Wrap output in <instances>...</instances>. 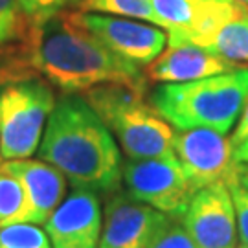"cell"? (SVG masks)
I'll return each instance as SVG.
<instances>
[{"mask_svg": "<svg viewBox=\"0 0 248 248\" xmlns=\"http://www.w3.org/2000/svg\"><path fill=\"white\" fill-rule=\"evenodd\" d=\"M193 6L199 8V6H206V4H213V2H222V0H191Z\"/></svg>", "mask_w": 248, "mask_h": 248, "instance_id": "cell-26", "label": "cell"}, {"mask_svg": "<svg viewBox=\"0 0 248 248\" xmlns=\"http://www.w3.org/2000/svg\"><path fill=\"white\" fill-rule=\"evenodd\" d=\"M74 18L114 53L138 66H149L168 46V31L145 20L87 11H72Z\"/></svg>", "mask_w": 248, "mask_h": 248, "instance_id": "cell-8", "label": "cell"}, {"mask_svg": "<svg viewBox=\"0 0 248 248\" xmlns=\"http://www.w3.org/2000/svg\"><path fill=\"white\" fill-rule=\"evenodd\" d=\"M37 156L59 169L72 187L107 199L122 189V151L89 101L64 94L55 101Z\"/></svg>", "mask_w": 248, "mask_h": 248, "instance_id": "cell-2", "label": "cell"}, {"mask_svg": "<svg viewBox=\"0 0 248 248\" xmlns=\"http://www.w3.org/2000/svg\"><path fill=\"white\" fill-rule=\"evenodd\" d=\"M248 98V66L187 83H160L149 103L173 129L195 127L228 134L235 127Z\"/></svg>", "mask_w": 248, "mask_h": 248, "instance_id": "cell-3", "label": "cell"}, {"mask_svg": "<svg viewBox=\"0 0 248 248\" xmlns=\"http://www.w3.org/2000/svg\"><path fill=\"white\" fill-rule=\"evenodd\" d=\"M233 160L235 164H248V136L233 145Z\"/></svg>", "mask_w": 248, "mask_h": 248, "instance_id": "cell-24", "label": "cell"}, {"mask_svg": "<svg viewBox=\"0 0 248 248\" xmlns=\"http://www.w3.org/2000/svg\"><path fill=\"white\" fill-rule=\"evenodd\" d=\"M30 30L31 26L22 15L17 0H0V64L6 81L30 78L26 74V66H30L28 62L4 57V53L26 48Z\"/></svg>", "mask_w": 248, "mask_h": 248, "instance_id": "cell-14", "label": "cell"}, {"mask_svg": "<svg viewBox=\"0 0 248 248\" xmlns=\"http://www.w3.org/2000/svg\"><path fill=\"white\" fill-rule=\"evenodd\" d=\"M173 147L193 191L235 178L233 143L226 134L208 127L186 129L175 133Z\"/></svg>", "mask_w": 248, "mask_h": 248, "instance_id": "cell-7", "label": "cell"}, {"mask_svg": "<svg viewBox=\"0 0 248 248\" xmlns=\"http://www.w3.org/2000/svg\"><path fill=\"white\" fill-rule=\"evenodd\" d=\"M0 248H52L48 233L31 222L0 226Z\"/></svg>", "mask_w": 248, "mask_h": 248, "instance_id": "cell-18", "label": "cell"}, {"mask_svg": "<svg viewBox=\"0 0 248 248\" xmlns=\"http://www.w3.org/2000/svg\"><path fill=\"white\" fill-rule=\"evenodd\" d=\"M17 2L30 26H39L46 20L61 15L64 9L76 8L78 0H17Z\"/></svg>", "mask_w": 248, "mask_h": 248, "instance_id": "cell-20", "label": "cell"}, {"mask_svg": "<svg viewBox=\"0 0 248 248\" xmlns=\"http://www.w3.org/2000/svg\"><path fill=\"white\" fill-rule=\"evenodd\" d=\"M127 195L166 213L180 217L193 189L187 184L180 164L160 158H129L122 168Z\"/></svg>", "mask_w": 248, "mask_h": 248, "instance_id": "cell-6", "label": "cell"}, {"mask_svg": "<svg viewBox=\"0 0 248 248\" xmlns=\"http://www.w3.org/2000/svg\"><path fill=\"white\" fill-rule=\"evenodd\" d=\"M239 66L202 46H168V50L149 64L147 79L156 83H187L235 70Z\"/></svg>", "mask_w": 248, "mask_h": 248, "instance_id": "cell-13", "label": "cell"}, {"mask_svg": "<svg viewBox=\"0 0 248 248\" xmlns=\"http://www.w3.org/2000/svg\"><path fill=\"white\" fill-rule=\"evenodd\" d=\"M20 182L24 210L18 222L45 224L66 197V177L43 160H6L0 166Z\"/></svg>", "mask_w": 248, "mask_h": 248, "instance_id": "cell-12", "label": "cell"}, {"mask_svg": "<svg viewBox=\"0 0 248 248\" xmlns=\"http://www.w3.org/2000/svg\"><path fill=\"white\" fill-rule=\"evenodd\" d=\"M156 22L168 31V46L182 45L197 17L191 0H151Z\"/></svg>", "mask_w": 248, "mask_h": 248, "instance_id": "cell-15", "label": "cell"}, {"mask_svg": "<svg viewBox=\"0 0 248 248\" xmlns=\"http://www.w3.org/2000/svg\"><path fill=\"white\" fill-rule=\"evenodd\" d=\"M0 162H2V155H0Z\"/></svg>", "mask_w": 248, "mask_h": 248, "instance_id": "cell-29", "label": "cell"}, {"mask_svg": "<svg viewBox=\"0 0 248 248\" xmlns=\"http://www.w3.org/2000/svg\"><path fill=\"white\" fill-rule=\"evenodd\" d=\"M48 81L18 78L0 85V155L6 160L35 155L55 107Z\"/></svg>", "mask_w": 248, "mask_h": 248, "instance_id": "cell-5", "label": "cell"}, {"mask_svg": "<svg viewBox=\"0 0 248 248\" xmlns=\"http://www.w3.org/2000/svg\"><path fill=\"white\" fill-rule=\"evenodd\" d=\"M24 210V191L13 175L0 169V226L20 221Z\"/></svg>", "mask_w": 248, "mask_h": 248, "instance_id": "cell-19", "label": "cell"}, {"mask_svg": "<svg viewBox=\"0 0 248 248\" xmlns=\"http://www.w3.org/2000/svg\"><path fill=\"white\" fill-rule=\"evenodd\" d=\"M83 98L105 122L127 158H160L178 164L173 147L175 129L143 94L112 83L83 92Z\"/></svg>", "mask_w": 248, "mask_h": 248, "instance_id": "cell-4", "label": "cell"}, {"mask_svg": "<svg viewBox=\"0 0 248 248\" xmlns=\"http://www.w3.org/2000/svg\"><path fill=\"white\" fill-rule=\"evenodd\" d=\"M103 226L101 197L72 187L57 210L45 222L52 248H98Z\"/></svg>", "mask_w": 248, "mask_h": 248, "instance_id": "cell-11", "label": "cell"}, {"mask_svg": "<svg viewBox=\"0 0 248 248\" xmlns=\"http://www.w3.org/2000/svg\"><path fill=\"white\" fill-rule=\"evenodd\" d=\"M169 215L138 202L120 189L105 199L98 248H147Z\"/></svg>", "mask_w": 248, "mask_h": 248, "instance_id": "cell-10", "label": "cell"}, {"mask_svg": "<svg viewBox=\"0 0 248 248\" xmlns=\"http://www.w3.org/2000/svg\"><path fill=\"white\" fill-rule=\"evenodd\" d=\"M233 2H235V4H239L241 8L248 11V0H233Z\"/></svg>", "mask_w": 248, "mask_h": 248, "instance_id": "cell-27", "label": "cell"}, {"mask_svg": "<svg viewBox=\"0 0 248 248\" xmlns=\"http://www.w3.org/2000/svg\"><path fill=\"white\" fill-rule=\"evenodd\" d=\"M235 177H237V180L248 189V164H237V168H235Z\"/></svg>", "mask_w": 248, "mask_h": 248, "instance_id": "cell-25", "label": "cell"}, {"mask_svg": "<svg viewBox=\"0 0 248 248\" xmlns=\"http://www.w3.org/2000/svg\"><path fill=\"white\" fill-rule=\"evenodd\" d=\"M76 8L87 13H101V15L145 20V22L158 26L151 0H78Z\"/></svg>", "mask_w": 248, "mask_h": 248, "instance_id": "cell-17", "label": "cell"}, {"mask_svg": "<svg viewBox=\"0 0 248 248\" xmlns=\"http://www.w3.org/2000/svg\"><path fill=\"white\" fill-rule=\"evenodd\" d=\"M206 48L235 64L248 62V11L222 24Z\"/></svg>", "mask_w": 248, "mask_h": 248, "instance_id": "cell-16", "label": "cell"}, {"mask_svg": "<svg viewBox=\"0 0 248 248\" xmlns=\"http://www.w3.org/2000/svg\"><path fill=\"white\" fill-rule=\"evenodd\" d=\"M239 248H248V247H245V245H243V247H239Z\"/></svg>", "mask_w": 248, "mask_h": 248, "instance_id": "cell-28", "label": "cell"}, {"mask_svg": "<svg viewBox=\"0 0 248 248\" xmlns=\"http://www.w3.org/2000/svg\"><path fill=\"white\" fill-rule=\"evenodd\" d=\"M28 61L50 85L64 94H79L99 85H125L145 94L147 76L81 26L72 11L31 26Z\"/></svg>", "mask_w": 248, "mask_h": 248, "instance_id": "cell-1", "label": "cell"}, {"mask_svg": "<svg viewBox=\"0 0 248 248\" xmlns=\"http://www.w3.org/2000/svg\"><path fill=\"white\" fill-rule=\"evenodd\" d=\"M248 136V98L245 101V107H243V110H241V116L239 120H237V124H235V129H233V134H232V143L235 145V143H239L243 138H247Z\"/></svg>", "mask_w": 248, "mask_h": 248, "instance_id": "cell-23", "label": "cell"}, {"mask_svg": "<svg viewBox=\"0 0 248 248\" xmlns=\"http://www.w3.org/2000/svg\"><path fill=\"white\" fill-rule=\"evenodd\" d=\"M228 187H230L232 201H233V208H235L237 235H239L241 243L248 247V189L237 180V177L228 182Z\"/></svg>", "mask_w": 248, "mask_h": 248, "instance_id": "cell-22", "label": "cell"}, {"mask_svg": "<svg viewBox=\"0 0 248 248\" xmlns=\"http://www.w3.org/2000/svg\"><path fill=\"white\" fill-rule=\"evenodd\" d=\"M147 248H199L191 235L177 217H169L166 224L156 232Z\"/></svg>", "mask_w": 248, "mask_h": 248, "instance_id": "cell-21", "label": "cell"}, {"mask_svg": "<svg viewBox=\"0 0 248 248\" xmlns=\"http://www.w3.org/2000/svg\"><path fill=\"white\" fill-rule=\"evenodd\" d=\"M178 221L199 248H237L235 208L226 182L195 191Z\"/></svg>", "mask_w": 248, "mask_h": 248, "instance_id": "cell-9", "label": "cell"}]
</instances>
